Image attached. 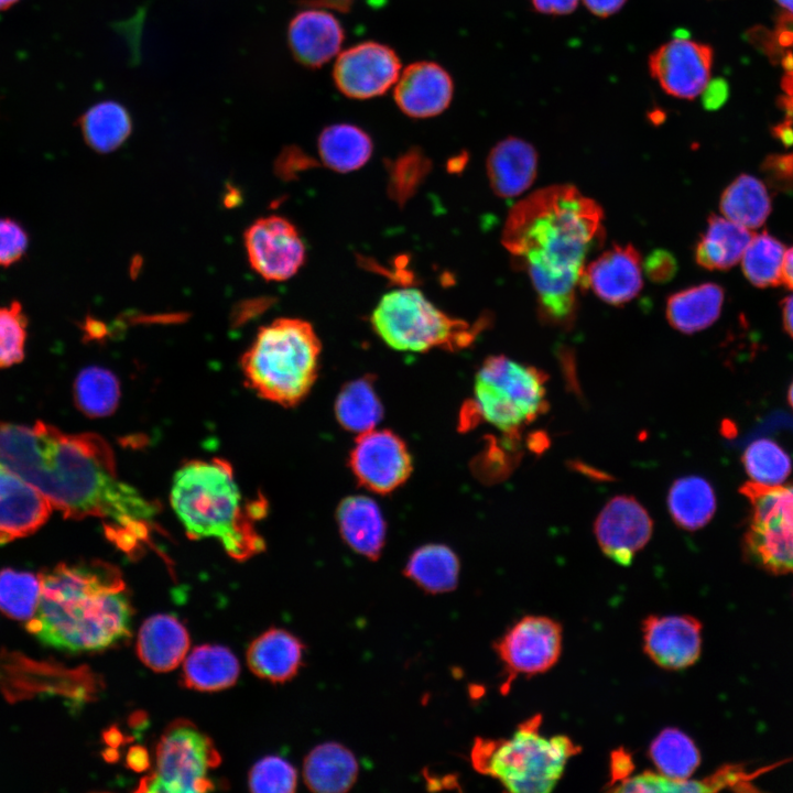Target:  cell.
Wrapping results in <instances>:
<instances>
[{"label":"cell","instance_id":"6da1fadb","mask_svg":"<svg viewBox=\"0 0 793 793\" xmlns=\"http://www.w3.org/2000/svg\"><path fill=\"white\" fill-rule=\"evenodd\" d=\"M0 464L65 519L102 520L107 536L122 551L150 540L159 504L120 478L112 448L100 435L68 434L44 422L0 423Z\"/></svg>","mask_w":793,"mask_h":793},{"label":"cell","instance_id":"7a4b0ae2","mask_svg":"<svg viewBox=\"0 0 793 793\" xmlns=\"http://www.w3.org/2000/svg\"><path fill=\"white\" fill-rule=\"evenodd\" d=\"M602 220L601 207L573 185L541 188L511 209L502 243L529 274L546 323H573L586 258L604 240Z\"/></svg>","mask_w":793,"mask_h":793},{"label":"cell","instance_id":"3957f363","mask_svg":"<svg viewBox=\"0 0 793 793\" xmlns=\"http://www.w3.org/2000/svg\"><path fill=\"white\" fill-rule=\"evenodd\" d=\"M40 600L26 630L66 652L101 651L130 636L132 605L121 572L100 561L39 574Z\"/></svg>","mask_w":793,"mask_h":793},{"label":"cell","instance_id":"277c9868","mask_svg":"<svg viewBox=\"0 0 793 793\" xmlns=\"http://www.w3.org/2000/svg\"><path fill=\"white\" fill-rule=\"evenodd\" d=\"M170 502L191 539H216L237 561L264 550V541L253 524L256 510L243 504L227 460L186 461L173 477Z\"/></svg>","mask_w":793,"mask_h":793},{"label":"cell","instance_id":"5b68a950","mask_svg":"<svg viewBox=\"0 0 793 793\" xmlns=\"http://www.w3.org/2000/svg\"><path fill=\"white\" fill-rule=\"evenodd\" d=\"M321 351L322 343L308 322L276 318L258 330L241 357L246 385L267 401L295 406L317 379Z\"/></svg>","mask_w":793,"mask_h":793},{"label":"cell","instance_id":"8992f818","mask_svg":"<svg viewBox=\"0 0 793 793\" xmlns=\"http://www.w3.org/2000/svg\"><path fill=\"white\" fill-rule=\"evenodd\" d=\"M541 724L542 716L536 714L509 738H476L470 751L474 769L510 792H551L580 747L565 735L543 736Z\"/></svg>","mask_w":793,"mask_h":793},{"label":"cell","instance_id":"52a82bcc","mask_svg":"<svg viewBox=\"0 0 793 793\" xmlns=\"http://www.w3.org/2000/svg\"><path fill=\"white\" fill-rule=\"evenodd\" d=\"M546 374L506 356H490L475 377L474 397L461 411L468 428L485 421L513 436L546 411Z\"/></svg>","mask_w":793,"mask_h":793},{"label":"cell","instance_id":"ba28073f","mask_svg":"<svg viewBox=\"0 0 793 793\" xmlns=\"http://www.w3.org/2000/svg\"><path fill=\"white\" fill-rule=\"evenodd\" d=\"M377 335L399 351L425 352L434 348L457 351L470 346L478 325L450 317L416 289L384 294L371 315Z\"/></svg>","mask_w":793,"mask_h":793},{"label":"cell","instance_id":"9c48e42d","mask_svg":"<svg viewBox=\"0 0 793 793\" xmlns=\"http://www.w3.org/2000/svg\"><path fill=\"white\" fill-rule=\"evenodd\" d=\"M220 763L211 739L187 720L171 724L155 749L153 772L141 780L146 792H207L215 789L210 772Z\"/></svg>","mask_w":793,"mask_h":793},{"label":"cell","instance_id":"30bf717a","mask_svg":"<svg viewBox=\"0 0 793 793\" xmlns=\"http://www.w3.org/2000/svg\"><path fill=\"white\" fill-rule=\"evenodd\" d=\"M740 492L751 506L743 548L749 560L773 574L793 572V485L747 482Z\"/></svg>","mask_w":793,"mask_h":793},{"label":"cell","instance_id":"8fae6325","mask_svg":"<svg viewBox=\"0 0 793 793\" xmlns=\"http://www.w3.org/2000/svg\"><path fill=\"white\" fill-rule=\"evenodd\" d=\"M506 680L501 693L510 689L518 675L533 676L555 665L562 652V627L544 616H525L495 642Z\"/></svg>","mask_w":793,"mask_h":793},{"label":"cell","instance_id":"7c38bea8","mask_svg":"<svg viewBox=\"0 0 793 793\" xmlns=\"http://www.w3.org/2000/svg\"><path fill=\"white\" fill-rule=\"evenodd\" d=\"M349 467L366 489L387 495L402 486L412 472L404 441L390 430H370L356 438Z\"/></svg>","mask_w":793,"mask_h":793},{"label":"cell","instance_id":"4fadbf2b","mask_svg":"<svg viewBox=\"0 0 793 793\" xmlns=\"http://www.w3.org/2000/svg\"><path fill=\"white\" fill-rule=\"evenodd\" d=\"M711 65V47L686 36L661 44L648 59L649 73L661 89L671 97L687 100L705 91Z\"/></svg>","mask_w":793,"mask_h":793},{"label":"cell","instance_id":"5bb4252c","mask_svg":"<svg viewBox=\"0 0 793 793\" xmlns=\"http://www.w3.org/2000/svg\"><path fill=\"white\" fill-rule=\"evenodd\" d=\"M243 241L251 268L267 281L291 279L305 261L296 227L282 216L257 219L245 231Z\"/></svg>","mask_w":793,"mask_h":793},{"label":"cell","instance_id":"9a60e30c","mask_svg":"<svg viewBox=\"0 0 793 793\" xmlns=\"http://www.w3.org/2000/svg\"><path fill=\"white\" fill-rule=\"evenodd\" d=\"M400 74L401 61L391 47L363 42L337 56L333 78L346 97L369 99L383 95L397 83Z\"/></svg>","mask_w":793,"mask_h":793},{"label":"cell","instance_id":"2e32d148","mask_svg":"<svg viewBox=\"0 0 793 793\" xmlns=\"http://www.w3.org/2000/svg\"><path fill=\"white\" fill-rule=\"evenodd\" d=\"M653 521L641 503L630 496L610 499L598 514L594 532L606 556L627 566L651 539Z\"/></svg>","mask_w":793,"mask_h":793},{"label":"cell","instance_id":"e0dca14e","mask_svg":"<svg viewBox=\"0 0 793 793\" xmlns=\"http://www.w3.org/2000/svg\"><path fill=\"white\" fill-rule=\"evenodd\" d=\"M643 650L660 667L684 670L702 651V623L692 616H649L642 623Z\"/></svg>","mask_w":793,"mask_h":793},{"label":"cell","instance_id":"ac0fdd59","mask_svg":"<svg viewBox=\"0 0 793 793\" xmlns=\"http://www.w3.org/2000/svg\"><path fill=\"white\" fill-rule=\"evenodd\" d=\"M454 83L445 68L434 62L410 64L395 83L393 97L403 113L412 118L441 115L450 104Z\"/></svg>","mask_w":793,"mask_h":793},{"label":"cell","instance_id":"d6986e66","mask_svg":"<svg viewBox=\"0 0 793 793\" xmlns=\"http://www.w3.org/2000/svg\"><path fill=\"white\" fill-rule=\"evenodd\" d=\"M642 284L639 252L631 245H616L585 268L582 286L608 304L621 305L634 298Z\"/></svg>","mask_w":793,"mask_h":793},{"label":"cell","instance_id":"ffe728a7","mask_svg":"<svg viewBox=\"0 0 793 793\" xmlns=\"http://www.w3.org/2000/svg\"><path fill=\"white\" fill-rule=\"evenodd\" d=\"M52 510L37 489L0 464V544L34 533Z\"/></svg>","mask_w":793,"mask_h":793},{"label":"cell","instance_id":"44dd1931","mask_svg":"<svg viewBox=\"0 0 793 793\" xmlns=\"http://www.w3.org/2000/svg\"><path fill=\"white\" fill-rule=\"evenodd\" d=\"M287 39L296 61L306 67L317 68L339 53L344 30L334 14L313 8L293 17Z\"/></svg>","mask_w":793,"mask_h":793},{"label":"cell","instance_id":"7402d4cb","mask_svg":"<svg viewBox=\"0 0 793 793\" xmlns=\"http://www.w3.org/2000/svg\"><path fill=\"white\" fill-rule=\"evenodd\" d=\"M486 166L493 192L501 197H514L532 185L536 176L537 153L526 141L509 137L492 148Z\"/></svg>","mask_w":793,"mask_h":793},{"label":"cell","instance_id":"603a6c76","mask_svg":"<svg viewBox=\"0 0 793 793\" xmlns=\"http://www.w3.org/2000/svg\"><path fill=\"white\" fill-rule=\"evenodd\" d=\"M336 519L340 535L351 550L371 561L380 557L387 525L372 499L365 496L345 498L337 507Z\"/></svg>","mask_w":793,"mask_h":793},{"label":"cell","instance_id":"cb8c5ba5","mask_svg":"<svg viewBox=\"0 0 793 793\" xmlns=\"http://www.w3.org/2000/svg\"><path fill=\"white\" fill-rule=\"evenodd\" d=\"M304 644L291 632L271 628L257 637L247 650L249 669L272 683L293 678L303 661Z\"/></svg>","mask_w":793,"mask_h":793},{"label":"cell","instance_id":"d4e9b609","mask_svg":"<svg viewBox=\"0 0 793 793\" xmlns=\"http://www.w3.org/2000/svg\"><path fill=\"white\" fill-rule=\"evenodd\" d=\"M188 648L186 628L171 615L152 616L139 630L137 653L142 663L155 672L174 670L185 659Z\"/></svg>","mask_w":793,"mask_h":793},{"label":"cell","instance_id":"484cf974","mask_svg":"<svg viewBox=\"0 0 793 793\" xmlns=\"http://www.w3.org/2000/svg\"><path fill=\"white\" fill-rule=\"evenodd\" d=\"M355 754L338 742H323L313 748L303 764V779L314 792L341 793L349 791L358 778Z\"/></svg>","mask_w":793,"mask_h":793},{"label":"cell","instance_id":"4316f807","mask_svg":"<svg viewBox=\"0 0 793 793\" xmlns=\"http://www.w3.org/2000/svg\"><path fill=\"white\" fill-rule=\"evenodd\" d=\"M724 290L703 283L672 294L666 302V318L672 327L693 334L713 325L720 315Z\"/></svg>","mask_w":793,"mask_h":793},{"label":"cell","instance_id":"83f0119b","mask_svg":"<svg viewBox=\"0 0 793 793\" xmlns=\"http://www.w3.org/2000/svg\"><path fill=\"white\" fill-rule=\"evenodd\" d=\"M750 229L713 215L705 233L697 242L695 259L698 265L708 270H727L737 264L753 237Z\"/></svg>","mask_w":793,"mask_h":793},{"label":"cell","instance_id":"f1b7e54d","mask_svg":"<svg viewBox=\"0 0 793 793\" xmlns=\"http://www.w3.org/2000/svg\"><path fill=\"white\" fill-rule=\"evenodd\" d=\"M240 672L233 653L221 645L196 647L185 659L182 681L188 688L216 692L232 686Z\"/></svg>","mask_w":793,"mask_h":793},{"label":"cell","instance_id":"f546056e","mask_svg":"<svg viewBox=\"0 0 793 793\" xmlns=\"http://www.w3.org/2000/svg\"><path fill=\"white\" fill-rule=\"evenodd\" d=\"M404 575L428 594L448 593L457 587L459 560L444 544H426L411 554Z\"/></svg>","mask_w":793,"mask_h":793},{"label":"cell","instance_id":"4dcf8cb0","mask_svg":"<svg viewBox=\"0 0 793 793\" xmlns=\"http://www.w3.org/2000/svg\"><path fill=\"white\" fill-rule=\"evenodd\" d=\"M667 507L671 518L681 529L694 531L711 520L716 510V496L706 479L686 476L672 484Z\"/></svg>","mask_w":793,"mask_h":793},{"label":"cell","instance_id":"1f68e13d","mask_svg":"<svg viewBox=\"0 0 793 793\" xmlns=\"http://www.w3.org/2000/svg\"><path fill=\"white\" fill-rule=\"evenodd\" d=\"M372 149L370 137L349 123L330 124L318 137V153L323 163L340 173L363 166Z\"/></svg>","mask_w":793,"mask_h":793},{"label":"cell","instance_id":"d6a6232c","mask_svg":"<svg viewBox=\"0 0 793 793\" xmlns=\"http://www.w3.org/2000/svg\"><path fill=\"white\" fill-rule=\"evenodd\" d=\"M82 134L93 150L109 153L117 150L130 135L132 121L127 109L117 101H100L79 118Z\"/></svg>","mask_w":793,"mask_h":793},{"label":"cell","instance_id":"836d02e7","mask_svg":"<svg viewBox=\"0 0 793 793\" xmlns=\"http://www.w3.org/2000/svg\"><path fill=\"white\" fill-rule=\"evenodd\" d=\"M723 215L748 229L763 225L771 211V199L764 184L752 175L734 180L720 197Z\"/></svg>","mask_w":793,"mask_h":793},{"label":"cell","instance_id":"e575fe53","mask_svg":"<svg viewBox=\"0 0 793 793\" xmlns=\"http://www.w3.org/2000/svg\"><path fill=\"white\" fill-rule=\"evenodd\" d=\"M335 415L346 431L358 435L376 428L383 409L372 379L360 378L345 384L335 401Z\"/></svg>","mask_w":793,"mask_h":793},{"label":"cell","instance_id":"d590c367","mask_svg":"<svg viewBox=\"0 0 793 793\" xmlns=\"http://www.w3.org/2000/svg\"><path fill=\"white\" fill-rule=\"evenodd\" d=\"M649 756L659 773L686 780L700 763V754L694 741L676 728L663 729L651 742Z\"/></svg>","mask_w":793,"mask_h":793},{"label":"cell","instance_id":"8d00e7d4","mask_svg":"<svg viewBox=\"0 0 793 793\" xmlns=\"http://www.w3.org/2000/svg\"><path fill=\"white\" fill-rule=\"evenodd\" d=\"M73 392L79 411L90 417L112 414L120 399L118 379L100 367L82 370L75 379Z\"/></svg>","mask_w":793,"mask_h":793},{"label":"cell","instance_id":"74e56055","mask_svg":"<svg viewBox=\"0 0 793 793\" xmlns=\"http://www.w3.org/2000/svg\"><path fill=\"white\" fill-rule=\"evenodd\" d=\"M785 248L768 232L753 235L741 258L746 278L758 287L776 286L782 282Z\"/></svg>","mask_w":793,"mask_h":793},{"label":"cell","instance_id":"f35d334b","mask_svg":"<svg viewBox=\"0 0 793 793\" xmlns=\"http://www.w3.org/2000/svg\"><path fill=\"white\" fill-rule=\"evenodd\" d=\"M40 578L30 572L0 571V610L18 620L31 619L39 606Z\"/></svg>","mask_w":793,"mask_h":793},{"label":"cell","instance_id":"ab89813d","mask_svg":"<svg viewBox=\"0 0 793 793\" xmlns=\"http://www.w3.org/2000/svg\"><path fill=\"white\" fill-rule=\"evenodd\" d=\"M742 464L754 482L769 486L782 484L792 469L790 456L769 438L750 443L743 452Z\"/></svg>","mask_w":793,"mask_h":793},{"label":"cell","instance_id":"60d3db41","mask_svg":"<svg viewBox=\"0 0 793 793\" xmlns=\"http://www.w3.org/2000/svg\"><path fill=\"white\" fill-rule=\"evenodd\" d=\"M28 337V318L19 301L0 306V368L23 360Z\"/></svg>","mask_w":793,"mask_h":793},{"label":"cell","instance_id":"b9f144b4","mask_svg":"<svg viewBox=\"0 0 793 793\" xmlns=\"http://www.w3.org/2000/svg\"><path fill=\"white\" fill-rule=\"evenodd\" d=\"M248 784L257 793H291L296 790L297 772L285 759L270 756L252 767Z\"/></svg>","mask_w":793,"mask_h":793},{"label":"cell","instance_id":"7bdbcfd3","mask_svg":"<svg viewBox=\"0 0 793 793\" xmlns=\"http://www.w3.org/2000/svg\"><path fill=\"white\" fill-rule=\"evenodd\" d=\"M28 246L25 229L11 218H0V267H10L21 260Z\"/></svg>","mask_w":793,"mask_h":793},{"label":"cell","instance_id":"ee69618b","mask_svg":"<svg viewBox=\"0 0 793 793\" xmlns=\"http://www.w3.org/2000/svg\"><path fill=\"white\" fill-rule=\"evenodd\" d=\"M761 170L772 187L779 191L793 189V152L768 156Z\"/></svg>","mask_w":793,"mask_h":793},{"label":"cell","instance_id":"f6af8a7d","mask_svg":"<svg viewBox=\"0 0 793 793\" xmlns=\"http://www.w3.org/2000/svg\"><path fill=\"white\" fill-rule=\"evenodd\" d=\"M643 269L651 281L664 283L674 276L677 263L669 251L658 249L645 259Z\"/></svg>","mask_w":793,"mask_h":793},{"label":"cell","instance_id":"bcb514c9","mask_svg":"<svg viewBox=\"0 0 793 793\" xmlns=\"http://www.w3.org/2000/svg\"><path fill=\"white\" fill-rule=\"evenodd\" d=\"M783 65L785 68V74L782 79L784 95L781 98V106L785 111L786 121L780 126L793 132V54H786L783 59Z\"/></svg>","mask_w":793,"mask_h":793},{"label":"cell","instance_id":"7dc6e473","mask_svg":"<svg viewBox=\"0 0 793 793\" xmlns=\"http://www.w3.org/2000/svg\"><path fill=\"white\" fill-rule=\"evenodd\" d=\"M633 770V762L631 756L623 749H618L611 754L610 763V784L613 785L616 782H621L629 778Z\"/></svg>","mask_w":793,"mask_h":793},{"label":"cell","instance_id":"c3c4849f","mask_svg":"<svg viewBox=\"0 0 793 793\" xmlns=\"http://www.w3.org/2000/svg\"><path fill=\"white\" fill-rule=\"evenodd\" d=\"M579 0H531L535 11L548 15L569 14L578 6Z\"/></svg>","mask_w":793,"mask_h":793},{"label":"cell","instance_id":"681fc988","mask_svg":"<svg viewBox=\"0 0 793 793\" xmlns=\"http://www.w3.org/2000/svg\"><path fill=\"white\" fill-rule=\"evenodd\" d=\"M587 10L598 18H608L617 13L627 0H582Z\"/></svg>","mask_w":793,"mask_h":793},{"label":"cell","instance_id":"f907efd6","mask_svg":"<svg viewBox=\"0 0 793 793\" xmlns=\"http://www.w3.org/2000/svg\"><path fill=\"white\" fill-rule=\"evenodd\" d=\"M264 303L265 301L263 300L248 301L243 303V305L240 306L236 312L235 317H237V323L246 322L253 315H257V313L263 311Z\"/></svg>","mask_w":793,"mask_h":793},{"label":"cell","instance_id":"816d5d0a","mask_svg":"<svg viewBox=\"0 0 793 793\" xmlns=\"http://www.w3.org/2000/svg\"><path fill=\"white\" fill-rule=\"evenodd\" d=\"M128 763L132 769L137 771H142L146 769L149 764V758L145 750L140 747L131 749L128 753Z\"/></svg>","mask_w":793,"mask_h":793},{"label":"cell","instance_id":"f5cc1de1","mask_svg":"<svg viewBox=\"0 0 793 793\" xmlns=\"http://www.w3.org/2000/svg\"><path fill=\"white\" fill-rule=\"evenodd\" d=\"M782 318L785 332L793 338V295L782 302Z\"/></svg>","mask_w":793,"mask_h":793},{"label":"cell","instance_id":"db71d44e","mask_svg":"<svg viewBox=\"0 0 793 793\" xmlns=\"http://www.w3.org/2000/svg\"><path fill=\"white\" fill-rule=\"evenodd\" d=\"M782 282L793 290V247L785 251L782 267Z\"/></svg>","mask_w":793,"mask_h":793},{"label":"cell","instance_id":"11a10c76","mask_svg":"<svg viewBox=\"0 0 793 793\" xmlns=\"http://www.w3.org/2000/svg\"><path fill=\"white\" fill-rule=\"evenodd\" d=\"M20 0H0V11H6L17 4Z\"/></svg>","mask_w":793,"mask_h":793},{"label":"cell","instance_id":"9f6ffc18","mask_svg":"<svg viewBox=\"0 0 793 793\" xmlns=\"http://www.w3.org/2000/svg\"><path fill=\"white\" fill-rule=\"evenodd\" d=\"M784 9H786L793 17V0H776Z\"/></svg>","mask_w":793,"mask_h":793},{"label":"cell","instance_id":"6f0895ef","mask_svg":"<svg viewBox=\"0 0 793 793\" xmlns=\"http://www.w3.org/2000/svg\"><path fill=\"white\" fill-rule=\"evenodd\" d=\"M787 400H789L791 408L793 409V382L791 383V385L789 388Z\"/></svg>","mask_w":793,"mask_h":793},{"label":"cell","instance_id":"680465c9","mask_svg":"<svg viewBox=\"0 0 793 793\" xmlns=\"http://www.w3.org/2000/svg\"><path fill=\"white\" fill-rule=\"evenodd\" d=\"M332 1L334 2L335 7L345 8L346 2H348L349 0H332Z\"/></svg>","mask_w":793,"mask_h":793}]
</instances>
